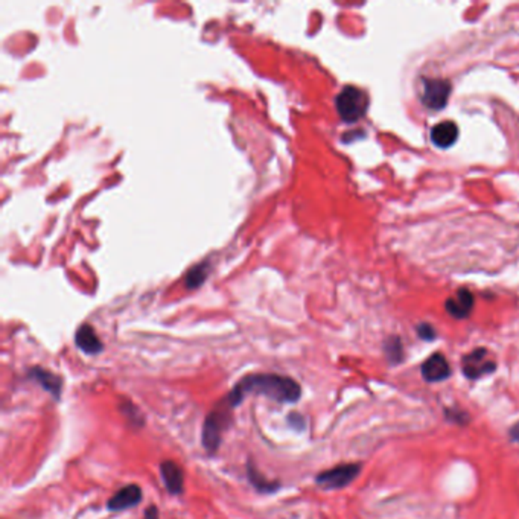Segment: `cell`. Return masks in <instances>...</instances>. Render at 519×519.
Returning <instances> with one entry per match:
<instances>
[{"instance_id":"6da1fadb","label":"cell","mask_w":519,"mask_h":519,"mask_svg":"<svg viewBox=\"0 0 519 519\" xmlns=\"http://www.w3.org/2000/svg\"><path fill=\"white\" fill-rule=\"evenodd\" d=\"M247 395H261L279 404H295L302 397V387L290 376L277 373H248L239 379L233 390L226 396V399L236 409Z\"/></svg>"},{"instance_id":"7a4b0ae2","label":"cell","mask_w":519,"mask_h":519,"mask_svg":"<svg viewBox=\"0 0 519 519\" xmlns=\"http://www.w3.org/2000/svg\"><path fill=\"white\" fill-rule=\"evenodd\" d=\"M233 411L235 406H231V404L224 397L206 416L205 423H203L201 442L207 452L215 454L218 451L222 437H224V434L233 423Z\"/></svg>"},{"instance_id":"3957f363","label":"cell","mask_w":519,"mask_h":519,"mask_svg":"<svg viewBox=\"0 0 519 519\" xmlns=\"http://www.w3.org/2000/svg\"><path fill=\"white\" fill-rule=\"evenodd\" d=\"M335 107L340 117L345 122L354 124L366 115L369 108V96L361 89L347 86L338 94L335 99Z\"/></svg>"},{"instance_id":"277c9868","label":"cell","mask_w":519,"mask_h":519,"mask_svg":"<svg viewBox=\"0 0 519 519\" xmlns=\"http://www.w3.org/2000/svg\"><path fill=\"white\" fill-rule=\"evenodd\" d=\"M359 463H345V465H338L332 469L323 470L315 477V483L321 486L323 489H342L354 483L355 478L361 472Z\"/></svg>"},{"instance_id":"5b68a950","label":"cell","mask_w":519,"mask_h":519,"mask_svg":"<svg viewBox=\"0 0 519 519\" xmlns=\"http://www.w3.org/2000/svg\"><path fill=\"white\" fill-rule=\"evenodd\" d=\"M461 369L466 378L480 379L481 376L494 373L496 370V364H495V361L489 358L487 349L478 347L475 350H472L470 354L463 357Z\"/></svg>"},{"instance_id":"8992f818","label":"cell","mask_w":519,"mask_h":519,"mask_svg":"<svg viewBox=\"0 0 519 519\" xmlns=\"http://www.w3.org/2000/svg\"><path fill=\"white\" fill-rule=\"evenodd\" d=\"M451 95V82L442 78H425L422 103L431 110H442L447 107Z\"/></svg>"},{"instance_id":"52a82bcc","label":"cell","mask_w":519,"mask_h":519,"mask_svg":"<svg viewBox=\"0 0 519 519\" xmlns=\"http://www.w3.org/2000/svg\"><path fill=\"white\" fill-rule=\"evenodd\" d=\"M142 501V489L137 485H128L111 496L107 501V508L110 512H122L128 511L141 504Z\"/></svg>"},{"instance_id":"ba28073f","label":"cell","mask_w":519,"mask_h":519,"mask_svg":"<svg viewBox=\"0 0 519 519\" xmlns=\"http://www.w3.org/2000/svg\"><path fill=\"white\" fill-rule=\"evenodd\" d=\"M422 376L426 383H442L451 376V366L442 354H434L422 364Z\"/></svg>"},{"instance_id":"9c48e42d","label":"cell","mask_w":519,"mask_h":519,"mask_svg":"<svg viewBox=\"0 0 519 519\" xmlns=\"http://www.w3.org/2000/svg\"><path fill=\"white\" fill-rule=\"evenodd\" d=\"M27 376H30L34 383L39 384L43 390L51 393L53 396V399L60 401L63 392V379L58 375H55L48 369L35 366L27 370Z\"/></svg>"},{"instance_id":"30bf717a","label":"cell","mask_w":519,"mask_h":519,"mask_svg":"<svg viewBox=\"0 0 519 519\" xmlns=\"http://www.w3.org/2000/svg\"><path fill=\"white\" fill-rule=\"evenodd\" d=\"M159 469L166 490H168L171 495H181L184 492L183 469L172 460L162 461Z\"/></svg>"},{"instance_id":"8fae6325","label":"cell","mask_w":519,"mask_h":519,"mask_svg":"<svg viewBox=\"0 0 519 519\" xmlns=\"http://www.w3.org/2000/svg\"><path fill=\"white\" fill-rule=\"evenodd\" d=\"M75 345L79 350L87 355H98L104 350V345L101 338L96 335L95 329L90 324H81L75 333Z\"/></svg>"},{"instance_id":"7c38bea8","label":"cell","mask_w":519,"mask_h":519,"mask_svg":"<svg viewBox=\"0 0 519 519\" xmlns=\"http://www.w3.org/2000/svg\"><path fill=\"white\" fill-rule=\"evenodd\" d=\"M444 308L452 315L454 319H466L474 308V295L469 290L461 288L456 295H452L444 303Z\"/></svg>"},{"instance_id":"4fadbf2b","label":"cell","mask_w":519,"mask_h":519,"mask_svg":"<svg viewBox=\"0 0 519 519\" xmlns=\"http://www.w3.org/2000/svg\"><path fill=\"white\" fill-rule=\"evenodd\" d=\"M457 139L459 127L451 120H444V122L434 125L431 129V141L439 148H449L456 143Z\"/></svg>"},{"instance_id":"5bb4252c","label":"cell","mask_w":519,"mask_h":519,"mask_svg":"<svg viewBox=\"0 0 519 519\" xmlns=\"http://www.w3.org/2000/svg\"><path fill=\"white\" fill-rule=\"evenodd\" d=\"M247 477L252 486L261 494H274L276 490L281 487L279 481H270L268 478H265L262 475V472L253 465L252 460L247 461Z\"/></svg>"},{"instance_id":"9a60e30c","label":"cell","mask_w":519,"mask_h":519,"mask_svg":"<svg viewBox=\"0 0 519 519\" xmlns=\"http://www.w3.org/2000/svg\"><path fill=\"white\" fill-rule=\"evenodd\" d=\"M385 357L390 364H399L404 359V346L399 337H390L384 342Z\"/></svg>"},{"instance_id":"2e32d148","label":"cell","mask_w":519,"mask_h":519,"mask_svg":"<svg viewBox=\"0 0 519 519\" xmlns=\"http://www.w3.org/2000/svg\"><path fill=\"white\" fill-rule=\"evenodd\" d=\"M206 274H207V271H206V265L205 264L193 267L192 270L188 273V276H186L188 288H197V286H200L203 282H205Z\"/></svg>"},{"instance_id":"e0dca14e","label":"cell","mask_w":519,"mask_h":519,"mask_svg":"<svg viewBox=\"0 0 519 519\" xmlns=\"http://www.w3.org/2000/svg\"><path fill=\"white\" fill-rule=\"evenodd\" d=\"M444 417H447V421L451 422V423H457V425H466L470 422V416L463 411L461 409H451V406H448V409H444L443 411Z\"/></svg>"},{"instance_id":"ac0fdd59","label":"cell","mask_w":519,"mask_h":519,"mask_svg":"<svg viewBox=\"0 0 519 519\" xmlns=\"http://www.w3.org/2000/svg\"><path fill=\"white\" fill-rule=\"evenodd\" d=\"M417 335L425 341H432L435 340V329L428 323H422L417 326Z\"/></svg>"},{"instance_id":"d6986e66","label":"cell","mask_w":519,"mask_h":519,"mask_svg":"<svg viewBox=\"0 0 519 519\" xmlns=\"http://www.w3.org/2000/svg\"><path fill=\"white\" fill-rule=\"evenodd\" d=\"M288 423L293 426L295 431H303L305 426H307V423H305V417L299 413H295V411L288 414Z\"/></svg>"},{"instance_id":"ffe728a7","label":"cell","mask_w":519,"mask_h":519,"mask_svg":"<svg viewBox=\"0 0 519 519\" xmlns=\"http://www.w3.org/2000/svg\"><path fill=\"white\" fill-rule=\"evenodd\" d=\"M143 519H159V508H157V506L151 504L148 507L143 513Z\"/></svg>"},{"instance_id":"44dd1931","label":"cell","mask_w":519,"mask_h":519,"mask_svg":"<svg viewBox=\"0 0 519 519\" xmlns=\"http://www.w3.org/2000/svg\"><path fill=\"white\" fill-rule=\"evenodd\" d=\"M508 437H511L512 442L519 443V422L515 423L511 430H508Z\"/></svg>"}]
</instances>
